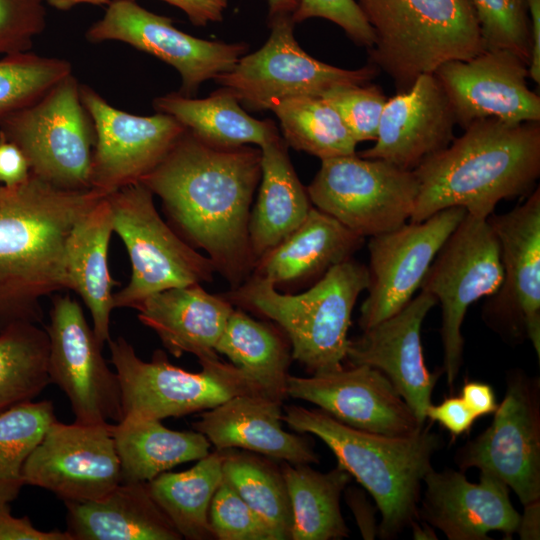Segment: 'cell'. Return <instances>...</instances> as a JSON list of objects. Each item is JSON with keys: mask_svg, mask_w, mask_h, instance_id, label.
<instances>
[{"mask_svg": "<svg viewBox=\"0 0 540 540\" xmlns=\"http://www.w3.org/2000/svg\"><path fill=\"white\" fill-rule=\"evenodd\" d=\"M454 461L463 472L477 468L496 476L523 506L540 500V378L509 370L491 424L461 446Z\"/></svg>", "mask_w": 540, "mask_h": 540, "instance_id": "cell-13", "label": "cell"}, {"mask_svg": "<svg viewBox=\"0 0 540 540\" xmlns=\"http://www.w3.org/2000/svg\"><path fill=\"white\" fill-rule=\"evenodd\" d=\"M91 43L124 42L173 66L181 77L179 93L193 97L200 85L230 71L247 53L244 42L225 43L180 31L169 17L155 14L135 0H112L101 19L86 32Z\"/></svg>", "mask_w": 540, "mask_h": 540, "instance_id": "cell-16", "label": "cell"}, {"mask_svg": "<svg viewBox=\"0 0 540 540\" xmlns=\"http://www.w3.org/2000/svg\"><path fill=\"white\" fill-rule=\"evenodd\" d=\"M520 514L516 533L522 540L540 539V500L529 503Z\"/></svg>", "mask_w": 540, "mask_h": 540, "instance_id": "cell-53", "label": "cell"}, {"mask_svg": "<svg viewBox=\"0 0 540 540\" xmlns=\"http://www.w3.org/2000/svg\"><path fill=\"white\" fill-rule=\"evenodd\" d=\"M113 233L112 211L103 197L72 227L65 245L67 289L75 291L92 317V328L104 346L110 338V316L115 308L108 250Z\"/></svg>", "mask_w": 540, "mask_h": 540, "instance_id": "cell-29", "label": "cell"}, {"mask_svg": "<svg viewBox=\"0 0 540 540\" xmlns=\"http://www.w3.org/2000/svg\"><path fill=\"white\" fill-rule=\"evenodd\" d=\"M110 427L55 420L25 462V485L46 489L64 502L107 494L122 482Z\"/></svg>", "mask_w": 540, "mask_h": 540, "instance_id": "cell-19", "label": "cell"}, {"mask_svg": "<svg viewBox=\"0 0 540 540\" xmlns=\"http://www.w3.org/2000/svg\"><path fill=\"white\" fill-rule=\"evenodd\" d=\"M374 33L369 64L405 91L422 74L485 50L472 0H355Z\"/></svg>", "mask_w": 540, "mask_h": 540, "instance_id": "cell-6", "label": "cell"}, {"mask_svg": "<svg viewBox=\"0 0 540 540\" xmlns=\"http://www.w3.org/2000/svg\"><path fill=\"white\" fill-rule=\"evenodd\" d=\"M110 430L122 482L148 483L179 464L205 457L211 446L196 430H171L153 418L124 416L121 421L111 423Z\"/></svg>", "mask_w": 540, "mask_h": 540, "instance_id": "cell-31", "label": "cell"}, {"mask_svg": "<svg viewBox=\"0 0 540 540\" xmlns=\"http://www.w3.org/2000/svg\"><path fill=\"white\" fill-rule=\"evenodd\" d=\"M80 96L95 135L90 188L105 196L139 182L186 130L165 113L139 116L122 111L84 84Z\"/></svg>", "mask_w": 540, "mask_h": 540, "instance_id": "cell-18", "label": "cell"}, {"mask_svg": "<svg viewBox=\"0 0 540 540\" xmlns=\"http://www.w3.org/2000/svg\"><path fill=\"white\" fill-rule=\"evenodd\" d=\"M261 150L217 147L187 129L140 182L161 201L178 234L202 249L231 289L252 273L249 218Z\"/></svg>", "mask_w": 540, "mask_h": 540, "instance_id": "cell-1", "label": "cell"}, {"mask_svg": "<svg viewBox=\"0 0 540 540\" xmlns=\"http://www.w3.org/2000/svg\"><path fill=\"white\" fill-rule=\"evenodd\" d=\"M436 304L434 296L420 291L402 310L349 339L345 359L381 371L422 425L440 376L428 370L421 344L422 324Z\"/></svg>", "mask_w": 540, "mask_h": 540, "instance_id": "cell-22", "label": "cell"}, {"mask_svg": "<svg viewBox=\"0 0 540 540\" xmlns=\"http://www.w3.org/2000/svg\"><path fill=\"white\" fill-rule=\"evenodd\" d=\"M479 480L470 482L461 470L431 468L423 479L418 518L449 540H489L493 531L511 538L520 514L510 500L509 487L487 472H480Z\"/></svg>", "mask_w": 540, "mask_h": 540, "instance_id": "cell-23", "label": "cell"}, {"mask_svg": "<svg viewBox=\"0 0 540 540\" xmlns=\"http://www.w3.org/2000/svg\"><path fill=\"white\" fill-rule=\"evenodd\" d=\"M55 420L54 405L47 400L0 413V505L11 504L20 494L25 462Z\"/></svg>", "mask_w": 540, "mask_h": 540, "instance_id": "cell-39", "label": "cell"}, {"mask_svg": "<svg viewBox=\"0 0 540 540\" xmlns=\"http://www.w3.org/2000/svg\"><path fill=\"white\" fill-rule=\"evenodd\" d=\"M215 351L254 381L266 396L279 402L287 395L291 345L280 329L258 321L241 308L232 311Z\"/></svg>", "mask_w": 540, "mask_h": 540, "instance_id": "cell-33", "label": "cell"}, {"mask_svg": "<svg viewBox=\"0 0 540 540\" xmlns=\"http://www.w3.org/2000/svg\"><path fill=\"white\" fill-rule=\"evenodd\" d=\"M281 472L291 504L292 540H339L349 536L340 498L351 475L337 465L320 472L309 464L285 462Z\"/></svg>", "mask_w": 540, "mask_h": 540, "instance_id": "cell-34", "label": "cell"}, {"mask_svg": "<svg viewBox=\"0 0 540 540\" xmlns=\"http://www.w3.org/2000/svg\"><path fill=\"white\" fill-rule=\"evenodd\" d=\"M287 395L310 402L355 429L411 436L423 426L389 379L368 365H350L309 377L289 375Z\"/></svg>", "mask_w": 540, "mask_h": 540, "instance_id": "cell-21", "label": "cell"}, {"mask_svg": "<svg viewBox=\"0 0 540 540\" xmlns=\"http://www.w3.org/2000/svg\"><path fill=\"white\" fill-rule=\"evenodd\" d=\"M412 530V535H413V539H416V540H436L438 539L435 531H434V528L431 527L429 524H427L426 522L420 520V519H416L414 520L410 526H409Z\"/></svg>", "mask_w": 540, "mask_h": 540, "instance_id": "cell-55", "label": "cell"}, {"mask_svg": "<svg viewBox=\"0 0 540 540\" xmlns=\"http://www.w3.org/2000/svg\"><path fill=\"white\" fill-rule=\"evenodd\" d=\"M221 451L223 479L273 529L279 540L291 539L292 510L281 470L247 452Z\"/></svg>", "mask_w": 540, "mask_h": 540, "instance_id": "cell-38", "label": "cell"}, {"mask_svg": "<svg viewBox=\"0 0 540 540\" xmlns=\"http://www.w3.org/2000/svg\"><path fill=\"white\" fill-rule=\"evenodd\" d=\"M306 190L315 208L365 238L410 220L418 181L413 170L355 153L321 160Z\"/></svg>", "mask_w": 540, "mask_h": 540, "instance_id": "cell-11", "label": "cell"}, {"mask_svg": "<svg viewBox=\"0 0 540 540\" xmlns=\"http://www.w3.org/2000/svg\"><path fill=\"white\" fill-rule=\"evenodd\" d=\"M500 245L487 218L466 213L431 263L420 290L441 305L443 368L452 390L463 363L461 327L471 304L500 288Z\"/></svg>", "mask_w": 540, "mask_h": 540, "instance_id": "cell-10", "label": "cell"}, {"mask_svg": "<svg viewBox=\"0 0 540 540\" xmlns=\"http://www.w3.org/2000/svg\"><path fill=\"white\" fill-rule=\"evenodd\" d=\"M368 285V268L351 258L300 294L281 293L270 281L250 275L223 295L277 324L290 342L292 358L317 374L343 367L353 308Z\"/></svg>", "mask_w": 540, "mask_h": 540, "instance_id": "cell-5", "label": "cell"}, {"mask_svg": "<svg viewBox=\"0 0 540 540\" xmlns=\"http://www.w3.org/2000/svg\"><path fill=\"white\" fill-rule=\"evenodd\" d=\"M485 49H508L530 64L531 26L525 0H472Z\"/></svg>", "mask_w": 540, "mask_h": 540, "instance_id": "cell-41", "label": "cell"}, {"mask_svg": "<svg viewBox=\"0 0 540 540\" xmlns=\"http://www.w3.org/2000/svg\"><path fill=\"white\" fill-rule=\"evenodd\" d=\"M462 207L441 210L369 237L368 295L360 308L366 330L402 310L413 298L439 250L465 217Z\"/></svg>", "mask_w": 540, "mask_h": 540, "instance_id": "cell-17", "label": "cell"}, {"mask_svg": "<svg viewBox=\"0 0 540 540\" xmlns=\"http://www.w3.org/2000/svg\"><path fill=\"white\" fill-rule=\"evenodd\" d=\"M105 195L56 187L30 172L0 186V331L39 323L41 300L67 289L65 245L74 224Z\"/></svg>", "mask_w": 540, "mask_h": 540, "instance_id": "cell-2", "label": "cell"}, {"mask_svg": "<svg viewBox=\"0 0 540 540\" xmlns=\"http://www.w3.org/2000/svg\"><path fill=\"white\" fill-rule=\"evenodd\" d=\"M531 26L529 77L540 83V0H525Z\"/></svg>", "mask_w": 540, "mask_h": 540, "instance_id": "cell-52", "label": "cell"}, {"mask_svg": "<svg viewBox=\"0 0 540 540\" xmlns=\"http://www.w3.org/2000/svg\"><path fill=\"white\" fill-rule=\"evenodd\" d=\"M47 4L61 11L70 10L80 4L104 5L112 0H45Z\"/></svg>", "mask_w": 540, "mask_h": 540, "instance_id": "cell-56", "label": "cell"}, {"mask_svg": "<svg viewBox=\"0 0 540 540\" xmlns=\"http://www.w3.org/2000/svg\"><path fill=\"white\" fill-rule=\"evenodd\" d=\"M281 404L262 394L237 395L203 412L193 428L216 450L240 448L296 465L318 463L307 438L283 429Z\"/></svg>", "mask_w": 540, "mask_h": 540, "instance_id": "cell-25", "label": "cell"}, {"mask_svg": "<svg viewBox=\"0 0 540 540\" xmlns=\"http://www.w3.org/2000/svg\"><path fill=\"white\" fill-rule=\"evenodd\" d=\"M45 0H0V55L29 51L46 26Z\"/></svg>", "mask_w": 540, "mask_h": 540, "instance_id": "cell-44", "label": "cell"}, {"mask_svg": "<svg viewBox=\"0 0 540 540\" xmlns=\"http://www.w3.org/2000/svg\"><path fill=\"white\" fill-rule=\"evenodd\" d=\"M108 344L123 417L162 420L206 411L237 395H265L240 369L219 357L199 361L200 372H188L171 364L162 351H155L150 362L142 360L123 337Z\"/></svg>", "mask_w": 540, "mask_h": 540, "instance_id": "cell-8", "label": "cell"}, {"mask_svg": "<svg viewBox=\"0 0 540 540\" xmlns=\"http://www.w3.org/2000/svg\"><path fill=\"white\" fill-rule=\"evenodd\" d=\"M456 120L433 73L420 75L405 91L387 99L375 144L357 155L414 170L455 138Z\"/></svg>", "mask_w": 540, "mask_h": 540, "instance_id": "cell-24", "label": "cell"}, {"mask_svg": "<svg viewBox=\"0 0 540 540\" xmlns=\"http://www.w3.org/2000/svg\"><path fill=\"white\" fill-rule=\"evenodd\" d=\"M72 73L71 64L29 51L0 58V124L9 116L40 99Z\"/></svg>", "mask_w": 540, "mask_h": 540, "instance_id": "cell-40", "label": "cell"}, {"mask_svg": "<svg viewBox=\"0 0 540 540\" xmlns=\"http://www.w3.org/2000/svg\"><path fill=\"white\" fill-rule=\"evenodd\" d=\"M434 76L463 129L488 117L540 121V97L528 88L529 63L508 49H485L466 60L440 65Z\"/></svg>", "mask_w": 540, "mask_h": 540, "instance_id": "cell-20", "label": "cell"}, {"mask_svg": "<svg viewBox=\"0 0 540 540\" xmlns=\"http://www.w3.org/2000/svg\"><path fill=\"white\" fill-rule=\"evenodd\" d=\"M438 422L456 439L467 433L477 417L460 396L446 397L440 404H431L426 410V419Z\"/></svg>", "mask_w": 540, "mask_h": 540, "instance_id": "cell-46", "label": "cell"}, {"mask_svg": "<svg viewBox=\"0 0 540 540\" xmlns=\"http://www.w3.org/2000/svg\"><path fill=\"white\" fill-rule=\"evenodd\" d=\"M363 243L364 237L313 206L291 235L255 262L251 275L278 290L294 289L351 259Z\"/></svg>", "mask_w": 540, "mask_h": 540, "instance_id": "cell-27", "label": "cell"}, {"mask_svg": "<svg viewBox=\"0 0 540 540\" xmlns=\"http://www.w3.org/2000/svg\"><path fill=\"white\" fill-rule=\"evenodd\" d=\"M346 501L354 514L363 539L372 540L378 536L376 505H372L363 490L356 487L345 488Z\"/></svg>", "mask_w": 540, "mask_h": 540, "instance_id": "cell-49", "label": "cell"}, {"mask_svg": "<svg viewBox=\"0 0 540 540\" xmlns=\"http://www.w3.org/2000/svg\"><path fill=\"white\" fill-rule=\"evenodd\" d=\"M29 175L30 166L23 151L0 135V182L12 187L26 181Z\"/></svg>", "mask_w": 540, "mask_h": 540, "instance_id": "cell-48", "label": "cell"}, {"mask_svg": "<svg viewBox=\"0 0 540 540\" xmlns=\"http://www.w3.org/2000/svg\"><path fill=\"white\" fill-rule=\"evenodd\" d=\"M49 339L37 323L17 322L0 331V413L33 401L50 384Z\"/></svg>", "mask_w": 540, "mask_h": 540, "instance_id": "cell-36", "label": "cell"}, {"mask_svg": "<svg viewBox=\"0 0 540 540\" xmlns=\"http://www.w3.org/2000/svg\"><path fill=\"white\" fill-rule=\"evenodd\" d=\"M209 522L214 538L219 540H279L224 479L212 498Z\"/></svg>", "mask_w": 540, "mask_h": 540, "instance_id": "cell-43", "label": "cell"}, {"mask_svg": "<svg viewBox=\"0 0 540 540\" xmlns=\"http://www.w3.org/2000/svg\"><path fill=\"white\" fill-rule=\"evenodd\" d=\"M287 146L321 160L355 154L354 140L338 113L321 96H296L275 103Z\"/></svg>", "mask_w": 540, "mask_h": 540, "instance_id": "cell-37", "label": "cell"}, {"mask_svg": "<svg viewBox=\"0 0 540 540\" xmlns=\"http://www.w3.org/2000/svg\"><path fill=\"white\" fill-rule=\"evenodd\" d=\"M413 172L418 194L410 222L451 207L488 218L501 200L532 192L540 176V121L477 119Z\"/></svg>", "mask_w": 540, "mask_h": 540, "instance_id": "cell-3", "label": "cell"}, {"mask_svg": "<svg viewBox=\"0 0 540 540\" xmlns=\"http://www.w3.org/2000/svg\"><path fill=\"white\" fill-rule=\"evenodd\" d=\"M10 504L0 505V540H72L65 531H42L27 517H16Z\"/></svg>", "mask_w": 540, "mask_h": 540, "instance_id": "cell-47", "label": "cell"}, {"mask_svg": "<svg viewBox=\"0 0 540 540\" xmlns=\"http://www.w3.org/2000/svg\"><path fill=\"white\" fill-rule=\"evenodd\" d=\"M221 450L208 453L188 470L163 472L148 482L151 496L182 538H214L209 508L223 479Z\"/></svg>", "mask_w": 540, "mask_h": 540, "instance_id": "cell-35", "label": "cell"}, {"mask_svg": "<svg viewBox=\"0 0 540 540\" xmlns=\"http://www.w3.org/2000/svg\"><path fill=\"white\" fill-rule=\"evenodd\" d=\"M156 112L174 117L188 131L217 147L257 145L279 135L275 123L251 117L226 87L208 97L195 99L172 92L153 100Z\"/></svg>", "mask_w": 540, "mask_h": 540, "instance_id": "cell-32", "label": "cell"}, {"mask_svg": "<svg viewBox=\"0 0 540 540\" xmlns=\"http://www.w3.org/2000/svg\"><path fill=\"white\" fill-rule=\"evenodd\" d=\"M268 21L271 32L264 45L214 79L248 110H270L290 97L321 96L339 85L366 84L380 71L372 64L351 70L321 62L299 46L291 15Z\"/></svg>", "mask_w": 540, "mask_h": 540, "instance_id": "cell-12", "label": "cell"}, {"mask_svg": "<svg viewBox=\"0 0 540 540\" xmlns=\"http://www.w3.org/2000/svg\"><path fill=\"white\" fill-rule=\"evenodd\" d=\"M72 540H179L147 483L121 482L100 498L64 502Z\"/></svg>", "mask_w": 540, "mask_h": 540, "instance_id": "cell-28", "label": "cell"}, {"mask_svg": "<svg viewBox=\"0 0 540 540\" xmlns=\"http://www.w3.org/2000/svg\"><path fill=\"white\" fill-rule=\"evenodd\" d=\"M300 0H268V20L276 17L292 15L298 8Z\"/></svg>", "mask_w": 540, "mask_h": 540, "instance_id": "cell-54", "label": "cell"}, {"mask_svg": "<svg viewBox=\"0 0 540 540\" xmlns=\"http://www.w3.org/2000/svg\"><path fill=\"white\" fill-rule=\"evenodd\" d=\"M487 221L500 245L503 281L486 301L482 318L510 344L529 340L540 360V189Z\"/></svg>", "mask_w": 540, "mask_h": 540, "instance_id": "cell-14", "label": "cell"}, {"mask_svg": "<svg viewBox=\"0 0 540 540\" xmlns=\"http://www.w3.org/2000/svg\"><path fill=\"white\" fill-rule=\"evenodd\" d=\"M321 97L338 113L348 131L359 143L376 140L387 97L377 85H339Z\"/></svg>", "mask_w": 540, "mask_h": 540, "instance_id": "cell-42", "label": "cell"}, {"mask_svg": "<svg viewBox=\"0 0 540 540\" xmlns=\"http://www.w3.org/2000/svg\"><path fill=\"white\" fill-rule=\"evenodd\" d=\"M460 397L477 418L494 413L498 406L492 387L480 381L466 382Z\"/></svg>", "mask_w": 540, "mask_h": 540, "instance_id": "cell-51", "label": "cell"}, {"mask_svg": "<svg viewBox=\"0 0 540 540\" xmlns=\"http://www.w3.org/2000/svg\"><path fill=\"white\" fill-rule=\"evenodd\" d=\"M134 309L173 356L191 353L202 361L219 357L215 347L234 305L223 294L194 284L153 294Z\"/></svg>", "mask_w": 540, "mask_h": 540, "instance_id": "cell-26", "label": "cell"}, {"mask_svg": "<svg viewBox=\"0 0 540 540\" xmlns=\"http://www.w3.org/2000/svg\"><path fill=\"white\" fill-rule=\"evenodd\" d=\"M154 194L142 182L107 195L113 232L124 243L130 263L129 283L114 294L115 307L135 308L158 292L211 282V260L176 233L156 210Z\"/></svg>", "mask_w": 540, "mask_h": 540, "instance_id": "cell-7", "label": "cell"}, {"mask_svg": "<svg viewBox=\"0 0 540 540\" xmlns=\"http://www.w3.org/2000/svg\"><path fill=\"white\" fill-rule=\"evenodd\" d=\"M181 9L190 22L204 27L211 22L223 20L228 0H162Z\"/></svg>", "mask_w": 540, "mask_h": 540, "instance_id": "cell-50", "label": "cell"}, {"mask_svg": "<svg viewBox=\"0 0 540 540\" xmlns=\"http://www.w3.org/2000/svg\"><path fill=\"white\" fill-rule=\"evenodd\" d=\"M283 421L298 433L320 438L346 470L370 494L381 515L378 536L397 538L418 518L423 479L442 449L432 422L411 436H387L347 426L321 409L291 405Z\"/></svg>", "mask_w": 540, "mask_h": 540, "instance_id": "cell-4", "label": "cell"}, {"mask_svg": "<svg viewBox=\"0 0 540 540\" xmlns=\"http://www.w3.org/2000/svg\"><path fill=\"white\" fill-rule=\"evenodd\" d=\"M320 17L341 27L357 45L371 48L374 33L355 0H300L291 15L294 23Z\"/></svg>", "mask_w": 540, "mask_h": 540, "instance_id": "cell-45", "label": "cell"}, {"mask_svg": "<svg viewBox=\"0 0 540 540\" xmlns=\"http://www.w3.org/2000/svg\"><path fill=\"white\" fill-rule=\"evenodd\" d=\"M71 73L0 124V135L26 156L30 172L63 189H90L95 135Z\"/></svg>", "mask_w": 540, "mask_h": 540, "instance_id": "cell-9", "label": "cell"}, {"mask_svg": "<svg viewBox=\"0 0 540 540\" xmlns=\"http://www.w3.org/2000/svg\"><path fill=\"white\" fill-rule=\"evenodd\" d=\"M287 147L280 134L259 147L261 183L248 225L254 264L291 235L313 207L290 161Z\"/></svg>", "mask_w": 540, "mask_h": 540, "instance_id": "cell-30", "label": "cell"}, {"mask_svg": "<svg viewBox=\"0 0 540 540\" xmlns=\"http://www.w3.org/2000/svg\"><path fill=\"white\" fill-rule=\"evenodd\" d=\"M46 327L49 339L48 374L70 401L79 424L122 420L118 376L103 355L80 304L69 295H55Z\"/></svg>", "mask_w": 540, "mask_h": 540, "instance_id": "cell-15", "label": "cell"}]
</instances>
